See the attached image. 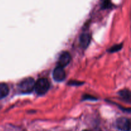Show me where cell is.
I'll use <instances>...</instances> for the list:
<instances>
[{
    "label": "cell",
    "instance_id": "cell-1",
    "mask_svg": "<svg viewBox=\"0 0 131 131\" xmlns=\"http://www.w3.org/2000/svg\"><path fill=\"white\" fill-rule=\"evenodd\" d=\"M34 88L37 94H45L49 89V82L46 78H40L35 82Z\"/></svg>",
    "mask_w": 131,
    "mask_h": 131
},
{
    "label": "cell",
    "instance_id": "cell-2",
    "mask_svg": "<svg viewBox=\"0 0 131 131\" xmlns=\"http://www.w3.org/2000/svg\"><path fill=\"white\" fill-rule=\"evenodd\" d=\"M35 81L32 78H28L21 81L19 84V88L22 92L26 93V92H31L33 91L35 88Z\"/></svg>",
    "mask_w": 131,
    "mask_h": 131
},
{
    "label": "cell",
    "instance_id": "cell-3",
    "mask_svg": "<svg viewBox=\"0 0 131 131\" xmlns=\"http://www.w3.org/2000/svg\"><path fill=\"white\" fill-rule=\"evenodd\" d=\"M54 79L58 82H61L63 81L65 78V72L63 68L61 67H56L53 71L52 74Z\"/></svg>",
    "mask_w": 131,
    "mask_h": 131
},
{
    "label": "cell",
    "instance_id": "cell-4",
    "mask_svg": "<svg viewBox=\"0 0 131 131\" xmlns=\"http://www.w3.org/2000/svg\"><path fill=\"white\" fill-rule=\"evenodd\" d=\"M116 125L120 130H130V120L126 118H120L116 121Z\"/></svg>",
    "mask_w": 131,
    "mask_h": 131
},
{
    "label": "cell",
    "instance_id": "cell-5",
    "mask_svg": "<svg viewBox=\"0 0 131 131\" xmlns=\"http://www.w3.org/2000/svg\"><path fill=\"white\" fill-rule=\"evenodd\" d=\"M71 57L68 52H64L60 55L58 60V66L61 67H65L70 63Z\"/></svg>",
    "mask_w": 131,
    "mask_h": 131
},
{
    "label": "cell",
    "instance_id": "cell-6",
    "mask_svg": "<svg viewBox=\"0 0 131 131\" xmlns=\"http://www.w3.org/2000/svg\"><path fill=\"white\" fill-rule=\"evenodd\" d=\"M8 93V86L5 83H0V99L5 98Z\"/></svg>",
    "mask_w": 131,
    "mask_h": 131
},
{
    "label": "cell",
    "instance_id": "cell-7",
    "mask_svg": "<svg viewBox=\"0 0 131 131\" xmlns=\"http://www.w3.org/2000/svg\"><path fill=\"white\" fill-rule=\"evenodd\" d=\"M90 42V36L89 34L84 33L81 36L80 43L83 47H86Z\"/></svg>",
    "mask_w": 131,
    "mask_h": 131
},
{
    "label": "cell",
    "instance_id": "cell-8",
    "mask_svg": "<svg viewBox=\"0 0 131 131\" xmlns=\"http://www.w3.org/2000/svg\"><path fill=\"white\" fill-rule=\"evenodd\" d=\"M120 95L122 96L124 98L126 99H130V93H129V91L125 90V91H122L120 92Z\"/></svg>",
    "mask_w": 131,
    "mask_h": 131
},
{
    "label": "cell",
    "instance_id": "cell-9",
    "mask_svg": "<svg viewBox=\"0 0 131 131\" xmlns=\"http://www.w3.org/2000/svg\"><path fill=\"white\" fill-rule=\"evenodd\" d=\"M83 131H90V130H83Z\"/></svg>",
    "mask_w": 131,
    "mask_h": 131
}]
</instances>
